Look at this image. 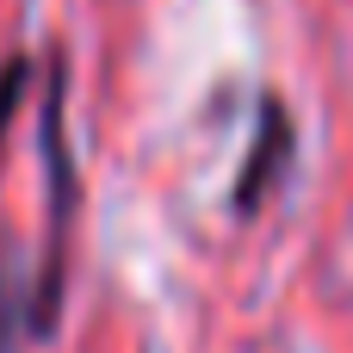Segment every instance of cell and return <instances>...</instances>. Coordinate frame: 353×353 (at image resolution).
<instances>
[{
  "label": "cell",
  "instance_id": "obj_2",
  "mask_svg": "<svg viewBox=\"0 0 353 353\" xmlns=\"http://www.w3.org/2000/svg\"><path fill=\"white\" fill-rule=\"evenodd\" d=\"M25 335H37V292H25L19 261L0 254V353H19Z\"/></svg>",
  "mask_w": 353,
  "mask_h": 353
},
{
  "label": "cell",
  "instance_id": "obj_3",
  "mask_svg": "<svg viewBox=\"0 0 353 353\" xmlns=\"http://www.w3.org/2000/svg\"><path fill=\"white\" fill-rule=\"evenodd\" d=\"M25 56H12L6 68H0V143H6V124H12V112H19V93H25Z\"/></svg>",
  "mask_w": 353,
  "mask_h": 353
},
{
  "label": "cell",
  "instance_id": "obj_1",
  "mask_svg": "<svg viewBox=\"0 0 353 353\" xmlns=\"http://www.w3.org/2000/svg\"><path fill=\"white\" fill-rule=\"evenodd\" d=\"M285 155H292V118H285V105H279V99H267V105H261L254 161H248V174L236 180V211H254V205H261V192L285 174Z\"/></svg>",
  "mask_w": 353,
  "mask_h": 353
}]
</instances>
